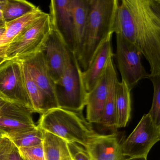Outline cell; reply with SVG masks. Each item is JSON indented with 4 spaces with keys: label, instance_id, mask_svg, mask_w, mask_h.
<instances>
[{
    "label": "cell",
    "instance_id": "cell-5",
    "mask_svg": "<svg viewBox=\"0 0 160 160\" xmlns=\"http://www.w3.org/2000/svg\"><path fill=\"white\" fill-rule=\"evenodd\" d=\"M81 72L75 58L62 76L55 82L56 97L60 108L78 112L85 107L88 92L83 84Z\"/></svg>",
    "mask_w": 160,
    "mask_h": 160
},
{
    "label": "cell",
    "instance_id": "cell-28",
    "mask_svg": "<svg viewBox=\"0 0 160 160\" xmlns=\"http://www.w3.org/2000/svg\"><path fill=\"white\" fill-rule=\"evenodd\" d=\"M61 160H72L67 143L62 139L61 143Z\"/></svg>",
    "mask_w": 160,
    "mask_h": 160
},
{
    "label": "cell",
    "instance_id": "cell-7",
    "mask_svg": "<svg viewBox=\"0 0 160 160\" xmlns=\"http://www.w3.org/2000/svg\"><path fill=\"white\" fill-rule=\"evenodd\" d=\"M117 50L115 57L123 80L132 90L141 79L149 78L141 61V54L137 48L119 34H116Z\"/></svg>",
    "mask_w": 160,
    "mask_h": 160
},
{
    "label": "cell",
    "instance_id": "cell-24",
    "mask_svg": "<svg viewBox=\"0 0 160 160\" xmlns=\"http://www.w3.org/2000/svg\"><path fill=\"white\" fill-rule=\"evenodd\" d=\"M149 79L153 85V94L151 108L148 114L154 124L160 126V75H149Z\"/></svg>",
    "mask_w": 160,
    "mask_h": 160
},
{
    "label": "cell",
    "instance_id": "cell-14",
    "mask_svg": "<svg viewBox=\"0 0 160 160\" xmlns=\"http://www.w3.org/2000/svg\"><path fill=\"white\" fill-rule=\"evenodd\" d=\"M111 38L112 35H110L106 39L98 48L88 68L82 71V80L87 92H90L98 84L108 60L113 57Z\"/></svg>",
    "mask_w": 160,
    "mask_h": 160
},
{
    "label": "cell",
    "instance_id": "cell-13",
    "mask_svg": "<svg viewBox=\"0 0 160 160\" xmlns=\"http://www.w3.org/2000/svg\"><path fill=\"white\" fill-rule=\"evenodd\" d=\"M72 1V0H52L49 6V15L51 22L74 55Z\"/></svg>",
    "mask_w": 160,
    "mask_h": 160
},
{
    "label": "cell",
    "instance_id": "cell-36",
    "mask_svg": "<svg viewBox=\"0 0 160 160\" xmlns=\"http://www.w3.org/2000/svg\"><path fill=\"white\" fill-rule=\"evenodd\" d=\"M4 137L3 134L0 132V138H2Z\"/></svg>",
    "mask_w": 160,
    "mask_h": 160
},
{
    "label": "cell",
    "instance_id": "cell-37",
    "mask_svg": "<svg viewBox=\"0 0 160 160\" xmlns=\"http://www.w3.org/2000/svg\"></svg>",
    "mask_w": 160,
    "mask_h": 160
},
{
    "label": "cell",
    "instance_id": "cell-33",
    "mask_svg": "<svg viewBox=\"0 0 160 160\" xmlns=\"http://www.w3.org/2000/svg\"><path fill=\"white\" fill-rule=\"evenodd\" d=\"M6 60V59L5 58L0 57V65H1L2 63H3V62H5Z\"/></svg>",
    "mask_w": 160,
    "mask_h": 160
},
{
    "label": "cell",
    "instance_id": "cell-16",
    "mask_svg": "<svg viewBox=\"0 0 160 160\" xmlns=\"http://www.w3.org/2000/svg\"><path fill=\"white\" fill-rule=\"evenodd\" d=\"M45 14L38 7L32 12L13 21L5 23V32L0 38V57L5 58V53L9 46L26 29Z\"/></svg>",
    "mask_w": 160,
    "mask_h": 160
},
{
    "label": "cell",
    "instance_id": "cell-26",
    "mask_svg": "<svg viewBox=\"0 0 160 160\" xmlns=\"http://www.w3.org/2000/svg\"><path fill=\"white\" fill-rule=\"evenodd\" d=\"M0 147L3 160H22L18 148L7 138H0Z\"/></svg>",
    "mask_w": 160,
    "mask_h": 160
},
{
    "label": "cell",
    "instance_id": "cell-12",
    "mask_svg": "<svg viewBox=\"0 0 160 160\" xmlns=\"http://www.w3.org/2000/svg\"><path fill=\"white\" fill-rule=\"evenodd\" d=\"M22 62L27 67L32 78L45 96L49 110L59 108L55 81L50 74L44 52L37 53Z\"/></svg>",
    "mask_w": 160,
    "mask_h": 160
},
{
    "label": "cell",
    "instance_id": "cell-21",
    "mask_svg": "<svg viewBox=\"0 0 160 160\" xmlns=\"http://www.w3.org/2000/svg\"><path fill=\"white\" fill-rule=\"evenodd\" d=\"M38 7L25 0H7L2 10L3 21L11 22L32 12Z\"/></svg>",
    "mask_w": 160,
    "mask_h": 160
},
{
    "label": "cell",
    "instance_id": "cell-3",
    "mask_svg": "<svg viewBox=\"0 0 160 160\" xmlns=\"http://www.w3.org/2000/svg\"><path fill=\"white\" fill-rule=\"evenodd\" d=\"M44 132L50 133L66 142H73L86 148L98 135L78 112L63 108H53L41 114L37 125Z\"/></svg>",
    "mask_w": 160,
    "mask_h": 160
},
{
    "label": "cell",
    "instance_id": "cell-4",
    "mask_svg": "<svg viewBox=\"0 0 160 160\" xmlns=\"http://www.w3.org/2000/svg\"><path fill=\"white\" fill-rule=\"evenodd\" d=\"M51 29L50 15L45 13L9 46L5 53V59L23 61L37 53L44 52Z\"/></svg>",
    "mask_w": 160,
    "mask_h": 160
},
{
    "label": "cell",
    "instance_id": "cell-30",
    "mask_svg": "<svg viewBox=\"0 0 160 160\" xmlns=\"http://www.w3.org/2000/svg\"><path fill=\"white\" fill-rule=\"evenodd\" d=\"M7 0H0V10L2 11L6 2H7Z\"/></svg>",
    "mask_w": 160,
    "mask_h": 160
},
{
    "label": "cell",
    "instance_id": "cell-6",
    "mask_svg": "<svg viewBox=\"0 0 160 160\" xmlns=\"http://www.w3.org/2000/svg\"><path fill=\"white\" fill-rule=\"evenodd\" d=\"M0 96L7 102L33 109L26 89L21 61L6 60L0 65Z\"/></svg>",
    "mask_w": 160,
    "mask_h": 160
},
{
    "label": "cell",
    "instance_id": "cell-35",
    "mask_svg": "<svg viewBox=\"0 0 160 160\" xmlns=\"http://www.w3.org/2000/svg\"><path fill=\"white\" fill-rule=\"evenodd\" d=\"M5 23L3 21H0V27L5 26Z\"/></svg>",
    "mask_w": 160,
    "mask_h": 160
},
{
    "label": "cell",
    "instance_id": "cell-34",
    "mask_svg": "<svg viewBox=\"0 0 160 160\" xmlns=\"http://www.w3.org/2000/svg\"><path fill=\"white\" fill-rule=\"evenodd\" d=\"M5 101L1 96H0V106L2 104V103Z\"/></svg>",
    "mask_w": 160,
    "mask_h": 160
},
{
    "label": "cell",
    "instance_id": "cell-19",
    "mask_svg": "<svg viewBox=\"0 0 160 160\" xmlns=\"http://www.w3.org/2000/svg\"><path fill=\"white\" fill-rule=\"evenodd\" d=\"M23 65L25 85L32 108L35 113L43 114L49 110L47 100L42 92L32 78L23 62Z\"/></svg>",
    "mask_w": 160,
    "mask_h": 160
},
{
    "label": "cell",
    "instance_id": "cell-10",
    "mask_svg": "<svg viewBox=\"0 0 160 160\" xmlns=\"http://www.w3.org/2000/svg\"><path fill=\"white\" fill-rule=\"evenodd\" d=\"M32 108L5 101L0 106V132L4 136L37 127Z\"/></svg>",
    "mask_w": 160,
    "mask_h": 160
},
{
    "label": "cell",
    "instance_id": "cell-22",
    "mask_svg": "<svg viewBox=\"0 0 160 160\" xmlns=\"http://www.w3.org/2000/svg\"><path fill=\"white\" fill-rule=\"evenodd\" d=\"M117 75L113 77L103 111L100 124L110 129L117 128V113L115 104V85Z\"/></svg>",
    "mask_w": 160,
    "mask_h": 160
},
{
    "label": "cell",
    "instance_id": "cell-32",
    "mask_svg": "<svg viewBox=\"0 0 160 160\" xmlns=\"http://www.w3.org/2000/svg\"><path fill=\"white\" fill-rule=\"evenodd\" d=\"M0 21H3V14H2V11L0 10Z\"/></svg>",
    "mask_w": 160,
    "mask_h": 160
},
{
    "label": "cell",
    "instance_id": "cell-18",
    "mask_svg": "<svg viewBox=\"0 0 160 160\" xmlns=\"http://www.w3.org/2000/svg\"><path fill=\"white\" fill-rule=\"evenodd\" d=\"M115 104L117 113V128L125 127L131 117V91L125 82L117 80L115 85Z\"/></svg>",
    "mask_w": 160,
    "mask_h": 160
},
{
    "label": "cell",
    "instance_id": "cell-9",
    "mask_svg": "<svg viewBox=\"0 0 160 160\" xmlns=\"http://www.w3.org/2000/svg\"><path fill=\"white\" fill-rule=\"evenodd\" d=\"M51 24V32L44 53L50 74L56 82L62 76L75 57L67 47L55 26L52 22Z\"/></svg>",
    "mask_w": 160,
    "mask_h": 160
},
{
    "label": "cell",
    "instance_id": "cell-8",
    "mask_svg": "<svg viewBox=\"0 0 160 160\" xmlns=\"http://www.w3.org/2000/svg\"><path fill=\"white\" fill-rule=\"evenodd\" d=\"M160 126L154 124L149 115H144L131 134L121 145L123 156L146 157L160 140Z\"/></svg>",
    "mask_w": 160,
    "mask_h": 160
},
{
    "label": "cell",
    "instance_id": "cell-1",
    "mask_svg": "<svg viewBox=\"0 0 160 160\" xmlns=\"http://www.w3.org/2000/svg\"><path fill=\"white\" fill-rule=\"evenodd\" d=\"M113 32L134 45L148 62L151 76L160 75V0H122Z\"/></svg>",
    "mask_w": 160,
    "mask_h": 160
},
{
    "label": "cell",
    "instance_id": "cell-27",
    "mask_svg": "<svg viewBox=\"0 0 160 160\" xmlns=\"http://www.w3.org/2000/svg\"><path fill=\"white\" fill-rule=\"evenodd\" d=\"M66 143L72 160H91L88 152L84 147L73 142Z\"/></svg>",
    "mask_w": 160,
    "mask_h": 160
},
{
    "label": "cell",
    "instance_id": "cell-31",
    "mask_svg": "<svg viewBox=\"0 0 160 160\" xmlns=\"http://www.w3.org/2000/svg\"><path fill=\"white\" fill-rule=\"evenodd\" d=\"M5 29H6L5 25V26L0 27V38L1 37V36H2V34H3L4 32H5Z\"/></svg>",
    "mask_w": 160,
    "mask_h": 160
},
{
    "label": "cell",
    "instance_id": "cell-15",
    "mask_svg": "<svg viewBox=\"0 0 160 160\" xmlns=\"http://www.w3.org/2000/svg\"><path fill=\"white\" fill-rule=\"evenodd\" d=\"M91 160H123L124 156L116 134H98L85 148Z\"/></svg>",
    "mask_w": 160,
    "mask_h": 160
},
{
    "label": "cell",
    "instance_id": "cell-23",
    "mask_svg": "<svg viewBox=\"0 0 160 160\" xmlns=\"http://www.w3.org/2000/svg\"><path fill=\"white\" fill-rule=\"evenodd\" d=\"M61 140L50 133L44 132L43 145L45 160H61Z\"/></svg>",
    "mask_w": 160,
    "mask_h": 160
},
{
    "label": "cell",
    "instance_id": "cell-29",
    "mask_svg": "<svg viewBox=\"0 0 160 160\" xmlns=\"http://www.w3.org/2000/svg\"><path fill=\"white\" fill-rule=\"evenodd\" d=\"M123 160H147L146 157H128Z\"/></svg>",
    "mask_w": 160,
    "mask_h": 160
},
{
    "label": "cell",
    "instance_id": "cell-25",
    "mask_svg": "<svg viewBox=\"0 0 160 160\" xmlns=\"http://www.w3.org/2000/svg\"><path fill=\"white\" fill-rule=\"evenodd\" d=\"M18 149L23 160H45L43 142L35 146Z\"/></svg>",
    "mask_w": 160,
    "mask_h": 160
},
{
    "label": "cell",
    "instance_id": "cell-20",
    "mask_svg": "<svg viewBox=\"0 0 160 160\" xmlns=\"http://www.w3.org/2000/svg\"><path fill=\"white\" fill-rule=\"evenodd\" d=\"M4 137L8 138L18 148H19L42 143L44 131L37 126L35 128L7 135Z\"/></svg>",
    "mask_w": 160,
    "mask_h": 160
},
{
    "label": "cell",
    "instance_id": "cell-11",
    "mask_svg": "<svg viewBox=\"0 0 160 160\" xmlns=\"http://www.w3.org/2000/svg\"><path fill=\"white\" fill-rule=\"evenodd\" d=\"M117 75L113 57L110 58L106 68L96 86L87 93V120L91 123L100 124L112 79Z\"/></svg>",
    "mask_w": 160,
    "mask_h": 160
},
{
    "label": "cell",
    "instance_id": "cell-17",
    "mask_svg": "<svg viewBox=\"0 0 160 160\" xmlns=\"http://www.w3.org/2000/svg\"><path fill=\"white\" fill-rule=\"evenodd\" d=\"M89 0H72L74 55L78 59L83 44Z\"/></svg>",
    "mask_w": 160,
    "mask_h": 160
},
{
    "label": "cell",
    "instance_id": "cell-2",
    "mask_svg": "<svg viewBox=\"0 0 160 160\" xmlns=\"http://www.w3.org/2000/svg\"><path fill=\"white\" fill-rule=\"evenodd\" d=\"M118 0H89L83 44L77 61L83 71L88 67L98 48L114 33Z\"/></svg>",
    "mask_w": 160,
    "mask_h": 160
}]
</instances>
